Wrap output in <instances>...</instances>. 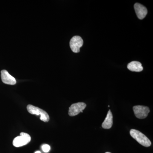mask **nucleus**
<instances>
[{
    "label": "nucleus",
    "instance_id": "nucleus-1",
    "mask_svg": "<svg viewBox=\"0 0 153 153\" xmlns=\"http://www.w3.org/2000/svg\"><path fill=\"white\" fill-rule=\"evenodd\" d=\"M130 134L134 139L143 146L148 147L150 146L152 144L151 141L147 137L137 130L132 129L130 131Z\"/></svg>",
    "mask_w": 153,
    "mask_h": 153
},
{
    "label": "nucleus",
    "instance_id": "nucleus-2",
    "mask_svg": "<svg viewBox=\"0 0 153 153\" xmlns=\"http://www.w3.org/2000/svg\"><path fill=\"white\" fill-rule=\"evenodd\" d=\"M27 109L28 112L31 114L40 115V120L44 122H48L49 121V114L43 109L32 105H28L27 106Z\"/></svg>",
    "mask_w": 153,
    "mask_h": 153
},
{
    "label": "nucleus",
    "instance_id": "nucleus-3",
    "mask_svg": "<svg viewBox=\"0 0 153 153\" xmlns=\"http://www.w3.org/2000/svg\"><path fill=\"white\" fill-rule=\"evenodd\" d=\"M31 141V137L29 134L22 132L20 136L16 137L13 141V145L16 147H20L27 144Z\"/></svg>",
    "mask_w": 153,
    "mask_h": 153
},
{
    "label": "nucleus",
    "instance_id": "nucleus-4",
    "mask_svg": "<svg viewBox=\"0 0 153 153\" xmlns=\"http://www.w3.org/2000/svg\"><path fill=\"white\" fill-rule=\"evenodd\" d=\"M133 111L135 116L140 119L146 118L150 112V109L148 107L143 105L134 106Z\"/></svg>",
    "mask_w": 153,
    "mask_h": 153
},
{
    "label": "nucleus",
    "instance_id": "nucleus-5",
    "mask_svg": "<svg viewBox=\"0 0 153 153\" xmlns=\"http://www.w3.org/2000/svg\"><path fill=\"white\" fill-rule=\"evenodd\" d=\"M86 107V104L82 102L72 104L69 108L68 114L71 117L77 115L80 112H83L82 111L85 109Z\"/></svg>",
    "mask_w": 153,
    "mask_h": 153
},
{
    "label": "nucleus",
    "instance_id": "nucleus-6",
    "mask_svg": "<svg viewBox=\"0 0 153 153\" xmlns=\"http://www.w3.org/2000/svg\"><path fill=\"white\" fill-rule=\"evenodd\" d=\"M83 41L79 36H74L70 41V47L72 52L78 53L80 51V48L82 47Z\"/></svg>",
    "mask_w": 153,
    "mask_h": 153
},
{
    "label": "nucleus",
    "instance_id": "nucleus-7",
    "mask_svg": "<svg viewBox=\"0 0 153 153\" xmlns=\"http://www.w3.org/2000/svg\"><path fill=\"white\" fill-rule=\"evenodd\" d=\"M1 78L2 81L5 84L14 85L16 83V79L9 74L7 70H3L1 71Z\"/></svg>",
    "mask_w": 153,
    "mask_h": 153
},
{
    "label": "nucleus",
    "instance_id": "nucleus-8",
    "mask_svg": "<svg viewBox=\"0 0 153 153\" xmlns=\"http://www.w3.org/2000/svg\"><path fill=\"white\" fill-rule=\"evenodd\" d=\"M134 8L138 18L140 20L144 19L148 13L146 8L139 3H136Z\"/></svg>",
    "mask_w": 153,
    "mask_h": 153
},
{
    "label": "nucleus",
    "instance_id": "nucleus-9",
    "mask_svg": "<svg viewBox=\"0 0 153 153\" xmlns=\"http://www.w3.org/2000/svg\"><path fill=\"white\" fill-rule=\"evenodd\" d=\"M113 115L112 113L109 110L108 112L106 117L102 123V126L104 129H109L111 128L113 125Z\"/></svg>",
    "mask_w": 153,
    "mask_h": 153
},
{
    "label": "nucleus",
    "instance_id": "nucleus-10",
    "mask_svg": "<svg viewBox=\"0 0 153 153\" xmlns=\"http://www.w3.org/2000/svg\"><path fill=\"white\" fill-rule=\"evenodd\" d=\"M127 68L129 70L132 71L140 72L143 71V67L142 64L138 61H132L128 63Z\"/></svg>",
    "mask_w": 153,
    "mask_h": 153
},
{
    "label": "nucleus",
    "instance_id": "nucleus-11",
    "mask_svg": "<svg viewBox=\"0 0 153 153\" xmlns=\"http://www.w3.org/2000/svg\"><path fill=\"white\" fill-rule=\"evenodd\" d=\"M42 150L45 153H47L50 151V147L49 145L45 144L43 145L42 147Z\"/></svg>",
    "mask_w": 153,
    "mask_h": 153
},
{
    "label": "nucleus",
    "instance_id": "nucleus-12",
    "mask_svg": "<svg viewBox=\"0 0 153 153\" xmlns=\"http://www.w3.org/2000/svg\"><path fill=\"white\" fill-rule=\"evenodd\" d=\"M35 153H41V152H40V151H37V152H36Z\"/></svg>",
    "mask_w": 153,
    "mask_h": 153
},
{
    "label": "nucleus",
    "instance_id": "nucleus-13",
    "mask_svg": "<svg viewBox=\"0 0 153 153\" xmlns=\"http://www.w3.org/2000/svg\"><path fill=\"white\" fill-rule=\"evenodd\" d=\"M105 153H111L109 152H107Z\"/></svg>",
    "mask_w": 153,
    "mask_h": 153
}]
</instances>
